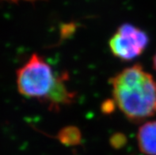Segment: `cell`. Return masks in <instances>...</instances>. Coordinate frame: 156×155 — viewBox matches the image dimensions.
Masks as SVG:
<instances>
[{
    "label": "cell",
    "mask_w": 156,
    "mask_h": 155,
    "mask_svg": "<svg viewBox=\"0 0 156 155\" xmlns=\"http://www.w3.org/2000/svg\"><path fill=\"white\" fill-rule=\"evenodd\" d=\"M113 101L125 117L140 123L156 115V80L136 63L109 79Z\"/></svg>",
    "instance_id": "1"
},
{
    "label": "cell",
    "mask_w": 156,
    "mask_h": 155,
    "mask_svg": "<svg viewBox=\"0 0 156 155\" xmlns=\"http://www.w3.org/2000/svg\"><path fill=\"white\" fill-rule=\"evenodd\" d=\"M18 92L27 98L37 99L47 106L67 86V73L57 75L51 65L37 53L16 71Z\"/></svg>",
    "instance_id": "2"
},
{
    "label": "cell",
    "mask_w": 156,
    "mask_h": 155,
    "mask_svg": "<svg viewBox=\"0 0 156 155\" xmlns=\"http://www.w3.org/2000/svg\"><path fill=\"white\" fill-rule=\"evenodd\" d=\"M149 44L146 32L130 23L119 26L109 41L111 53L124 62L136 59L145 51Z\"/></svg>",
    "instance_id": "3"
},
{
    "label": "cell",
    "mask_w": 156,
    "mask_h": 155,
    "mask_svg": "<svg viewBox=\"0 0 156 155\" xmlns=\"http://www.w3.org/2000/svg\"><path fill=\"white\" fill-rule=\"evenodd\" d=\"M140 151L145 155H156V121H148L139 128L136 136Z\"/></svg>",
    "instance_id": "4"
},
{
    "label": "cell",
    "mask_w": 156,
    "mask_h": 155,
    "mask_svg": "<svg viewBox=\"0 0 156 155\" xmlns=\"http://www.w3.org/2000/svg\"><path fill=\"white\" fill-rule=\"evenodd\" d=\"M57 137L62 143L67 146H75L80 143L82 136L79 128L69 126L60 130Z\"/></svg>",
    "instance_id": "5"
},
{
    "label": "cell",
    "mask_w": 156,
    "mask_h": 155,
    "mask_svg": "<svg viewBox=\"0 0 156 155\" xmlns=\"http://www.w3.org/2000/svg\"><path fill=\"white\" fill-rule=\"evenodd\" d=\"M111 145L114 147H120L125 143V137L122 134H116L111 138Z\"/></svg>",
    "instance_id": "6"
},
{
    "label": "cell",
    "mask_w": 156,
    "mask_h": 155,
    "mask_svg": "<svg viewBox=\"0 0 156 155\" xmlns=\"http://www.w3.org/2000/svg\"><path fill=\"white\" fill-rule=\"evenodd\" d=\"M6 2H19L20 1H25V2H37V1H42V0H3Z\"/></svg>",
    "instance_id": "7"
},
{
    "label": "cell",
    "mask_w": 156,
    "mask_h": 155,
    "mask_svg": "<svg viewBox=\"0 0 156 155\" xmlns=\"http://www.w3.org/2000/svg\"><path fill=\"white\" fill-rule=\"evenodd\" d=\"M153 68L156 71V51L154 53V56H153Z\"/></svg>",
    "instance_id": "8"
}]
</instances>
